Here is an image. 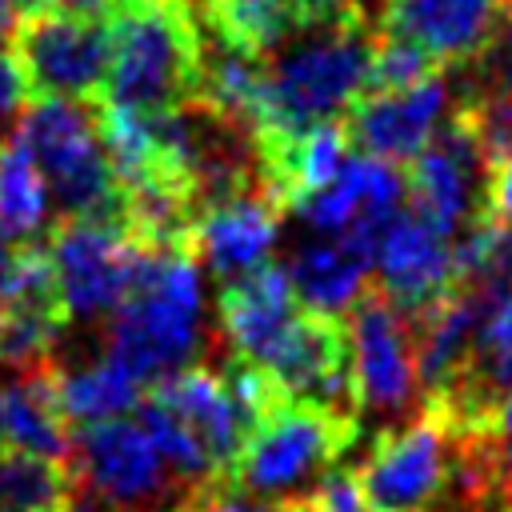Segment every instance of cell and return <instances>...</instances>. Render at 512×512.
<instances>
[{
    "instance_id": "cell-1",
    "label": "cell",
    "mask_w": 512,
    "mask_h": 512,
    "mask_svg": "<svg viewBox=\"0 0 512 512\" xmlns=\"http://www.w3.org/2000/svg\"><path fill=\"white\" fill-rule=\"evenodd\" d=\"M380 28L356 8L312 20L264 52V120L256 136H300L344 120L368 92Z\"/></svg>"
},
{
    "instance_id": "cell-2",
    "label": "cell",
    "mask_w": 512,
    "mask_h": 512,
    "mask_svg": "<svg viewBox=\"0 0 512 512\" xmlns=\"http://www.w3.org/2000/svg\"><path fill=\"white\" fill-rule=\"evenodd\" d=\"M100 340V348L140 384H160L204 360L200 260L188 244H144L132 292L108 316Z\"/></svg>"
},
{
    "instance_id": "cell-3",
    "label": "cell",
    "mask_w": 512,
    "mask_h": 512,
    "mask_svg": "<svg viewBox=\"0 0 512 512\" xmlns=\"http://www.w3.org/2000/svg\"><path fill=\"white\" fill-rule=\"evenodd\" d=\"M108 28L112 56L100 104L152 120L196 96L192 0H116Z\"/></svg>"
},
{
    "instance_id": "cell-4",
    "label": "cell",
    "mask_w": 512,
    "mask_h": 512,
    "mask_svg": "<svg viewBox=\"0 0 512 512\" xmlns=\"http://www.w3.org/2000/svg\"><path fill=\"white\" fill-rule=\"evenodd\" d=\"M8 136H16L32 164L40 168L48 200L60 220L124 224V192L100 136V104L36 96L28 100Z\"/></svg>"
},
{
    "instance_id": "cell-5",
    "label": "cell",
    "mask_w": 512,
    "mask_h": 512,
    "mask_svg": "<svg viewBox=\"0 0 512 512\" xmlns=\"http://www.w3.org/2000/svg\"><path fill=\"white\" fill-rule=\"evenodd\" d=\"M356 432H360L356 420L280 396L264 412V420L244 436V448L224 484L256 500L300 504L320 488V480L332 468H340Z\"/></svg>"
},
{
    "instance_id": "cell-6",
    "label": "cell",
    "mask_w": 512,
    "mask_h": 512,
    "mask_svg": "<svg viewBox=\"0 0 512 512\" xmlns=\"http://www.w3.org/2000/svg\"><path fill=\"white\" fill-rule=\"evenodd\" d=\"M72 476L116 512H176L192 488L168 468L140 420L84 424L64 460Z\"/></svg>"
},
{
    "instance_id": "cell-7",
    "label": "cell",
    "mask_w": 512,
    "mask_h": 512,
    "mask_svg": "<svg viewBox=\"0 0 512 512\" xmlns=\"http://www.w3.org/2000/svg\"><path fill=\"white\" fill-rule=\"evenodd\" d=\"M348 352L352 380L360 400V420L372 416L384 428L404 424L424 408L420 376H416V344L408 316L392 308L380 288H368L348 308Z\"/></svg>"
},
{
    "instance_id": "cell-8",
    "label": "cell",
    "mask_w": 512,
    "mask_h": 512,
    "mask_svg": "<svg viewBox=\"0 0 512 512\" xmlns=\"http://www.w3.org/2000/svg\"><path fill=\"white\" fill-rule=\"evenodd\" d=\"M372 512H436L452 484V432L424 404L412 420L376 432L360 472Z\"/></svg>"
},
{
    "instance_id": "cell-9",
    "label": "cell",
    "mask_w": 512,
    "mask_h": 512,
    "mask_svg": "<svg viewBox=\"0 0 512 512\" xmlns=\"http://www.w3.org/2000/svg\"><path fill=\"white\" fill-rule=\"evenodd\" d=\"M44 244L68 320H108L132 292L144 256L120 220H60Z\"/></svg>"
},
{
    "instance_id": "cell-10",
    "label": "cell",
    "mask_w": 512,
    "mask_h": 512,
    "mask_svg": "<svg viewBox=\"0 0 512 512\" xmlns=\"http://www.w3.org/2000/svg\"><path fill=\"white\" fill-rule=\"evenodd\" d=\"M404 200L408 176L400 172V164L368 152H348L340 172L328 184L304 192L288 212H296L320 236H340L376 264V244Z\"/></svg>"
},
{
    "instance_id": "cell-11",
    "label": "cell",
    "mask_w": 512,
    "mask_h": 512,
    "mask_svg": "<svg viewBox=\"0 0 512 512\" xmlns=\"http://www.w3.org/2000/svg\"><path fill=\"white\" fill-rule=\"evenodd\" d=\"M12 52L28 72L32 96L88 100L104 88L112 28H108V16H68V12L44 8L20 20Z\"/></svg>"
},
{
    "instance_id": "cell-12",
    "label": "cell",
    "mask_w": 512,
    "mask_h": 512,
    "mask_svg": "<svg viewBox=\"0 0 512 512\" xmlns=\"http://www.w3.org/2000/svg\"><path fill=\"white\" fill-rule=\"evenodd\" d=\"M488 180L492 168L476 144V132L456 108L412 156L408 200L424 220L456 240L464 228L488 216Z\"/></svg>"
},
{
    "instance_id": "cell-13",
    "label": "cell",
    "mask_w": 512,
    "mask_h": 512,
    "mask_svg": "<svg viewBox=\"0 0 512 512\" xmlns=\"http://www.w3.org/2000/svg\"><path fill=\"white\" fill-rule=\"evenodd\" d=\"M448 104L452 80L444 72H432L408 88H372L344 112V132L360 152L408 164L444 124Z\"/></svg>"
},
{
    "instance_id": "cell-14",
    "label": "cell",
    "mask_w": 512,
    "mask_h": 512,
    "mask_svg": "<svg viewBox=\"0 0 512 512\" xmlns=\"http://www.w3.org/2000/svg\"><path fill=\"white\" fill-rule=\"evenodd\" d=\"M376 288L392 300L396 312L416 316L452 292L456 260L452 236L424 220L416 208H400L376 244Z\"/></svg>"
},
{
    "instance_id": "cell-15",
    "label": "cell",
    "mask_w": 512,
    "mask_h": 512,
    "mask_svg": "<svg viewBox=\"0 0 512 512\" xmlns=\"http://www.w3.org/2000/svg\"><path fill=\"white\" fill-rule=\"evenodd\" d=\"M300 300L280 264H260L248 276L220 284V332L232 352L264 368L300 320Z\"/></svg>"
},
{
    "instance_id": "cell-16",
    "label": "cell",
    "mask_w": 512,
    "mask_h": 512,
    "mask_svg": "<svg viewBox=\"0 0 512 512\" xmlns=\"http://www.w3.org/2000/svg\"><path fill=\"white\" fill-rule=\"evenodd\" d=\"M280 236V208L264 192H244L204 208L192 224V256L220 280L232 284L252 268L268 264Z\"/></svg>"
},
{
    "instance_id": "cell-17",
    "label": "cell",
    "mask_w": 512,
    "mask_h": 512,
    "mask_svg": "<svg viewBox=\"0 0 512 512\" xmlns=\"http://www.w3.org/2000/svg\"><path fill=\"white\" fill-rule=\"evenodd\" d=\"M512 0H388L380 32L420 44L436 64L472 60L508 16Z\"/></svg>"
},
{
    "instance_id": "cell-18",
    "label": "cell",
    "mask_w": 512,
    "mask_h": 512,
    "mask_svg": "<svg viewBox=\"0 0 512 512\" xmlns=\"http://www.w3.org/2000/svg\"><path fill=\"white\" fill-rule=\"evenodd\" d=\"M152 396L196 436L216 480L224 484L244 448V420L224 384V372H212L208 364H188L168 380L152 384Z\"/></svg>"
},
{
    "instance_id": "cell-19",
    "label": "cell",
    "mask_w": 512,
    "mask_h": 512,
    "mask_svg": "<svg viewBox=\"0 0 512 512\" xmlns=\"http://www.w3.org/2000/svg\"><path fill=\"white\" fill-rule=\"evenodd\" d=\"M284 272H288V284H292L300 308L324 312V316H344L352 308V300L364 292L372 260L364 252H356L352 244H344L340 236H320V240L300 244Z\"/></svg>"
},
{
    "instance_id": "cell-20",
    "label": "cell",
    "mask_w": 512,
    "mask_h": 512,
    "mask_svg": "<svg viewBox=\"0 0 512 512\" xmlns=\"http://www.w3.org/2000/svg\"><path fill=\"white\" fill-rule=\"evenodd\" d=\"M48 372H52V392L64 420L80 428L128 416L144 400V384L124 364H116L104 348L92 360H72V364L48 360Z\"/></svg>"
},
{
    "instance_id": "cell-21",
    "label": "cell",
    "mask_w": 512,
    "mask_h": 512,
    "mask_svg": "<svg viewBox=\"0 0 512 512\" xmlns=\"http://www.w3.org/2000/svg\"><path fill=\"white\" fill-rule=\"evenodd\" d=\"M0 400H4V440L12 448L36 452V456H48V460H60V464L68 460L72 432H68V420L56 404L48 360L32 364V368H20L16 380H8L0 388Z\"/></svg>"
},
{
    "instance_id": "cell-22",
    "label": "cell",
    "mask_w": 512,
    "mask_h": 512,
    "mask_svg": "<svg viewBox=\"0 0 512 512\" xmlns=\"http://www.w3.org/2000/svg\"><path fill=\"white\" fill-rule=\"evenodd\" d=\"M52 216V200L40 168L24 152L16 136L0 140V236L12 244H28Z\"/></svg>"
},
{
    "instance_id": "cell-23",
    "label": "cell",
    "mask_w": 512,
    "mask_h": 512,
    "mask_svg": "<svg viewBox=\"0 0 512 512\" xmlns=\"http://www.w3.org/2000/svg\"><path fill=\"white\" fill-rule=\"evenodd\" d=\"M72 492V468L36 452L0 448V508L4 512H60Z\"/></svg>"
},
{
    "instance_id": "cell-24",
    "label": "cell",
    "mask_w": 512,
    "mask_h": 512,
    "mask_svg": "<svg viewBox=\"0 0 512 512\" xmlns=\"http://www.w3.org/2000/svg\"><path fill=\"white\" fill-rule=\"evenodd\" d=\"M444 64H436L420 44L396 36V32H380L376 52H372V76H368V92L372 88H408L420 84L424 76L440 72Z\"/></svg>"
},
{
    "instance_id": "cell-25",
    "label": "cell",
    "mask_w": 512,
    "mask_h": 512,
    "mask_svg": "<svg viewBox=\"0 0 512 512\" xmlns=\"http://www.w3.org/2000/svg\"><path fill=\"white\" fill-rule=\"evenodd\" d=\"M468 68V88L460 92H496V96H512V8L500 20V28L488 36V44L464 60Z\"/></svg>"
},
{
    "instance_id": "cell-26",
    "label": "cell",
    "mask_w": 512,
    "mask_h": 512,
    "mask_svg": "<svg viewBox=\"0 0 512 512\" xmlns=\"http://www.w3.org/2000/svg\"><path fill=\"white\" fill-rule=\"evenodd\" d=\"M176 512H308V504H284V500H256L248 492H236L232 484H208L192 492Z\"/></svg>"
},
{
    "instance_id": "cell-27",
    "label": "cell",
    "mask_w": 512,
    "mask_h": 512,
    "mask_svg": "<svg viewBox=\"0 0 512 512\" xmlns=\"http://www.w3.org/2000/svg\"><path fill=\"white\" fill-rule=\"evenodd\" d=\"M28 100H32V84H28V72L20 64V56L12 48H0V140L16 128Z\"/></svg>"
},
{
    "instance_id": "cell-28",
    "label": "cell",
    "mask_w": 512,
    "mask_h": 512,
    "mask_svg": "<svg viewBox=\"0 0 512 512\" xmlns=\"http://www.w3.org/2000/svg\"><path fill=\"white\" fill-rule=\"evenodd\" d=\"M304 504H308V512H372L360 492L356 472H348V468H332Z\"/></svg>"
},
{
    "instance_id": "cell-29",
    "label": "cell",
    "mask_w": 512,
    "mask_h": 512,
    "mask_svg": "<svg viewBox=\"0 0 512 512\" xmlns=\"http://www.w3.org/2000/svg\"><path fill=\"white\" fill-rule=\"evenodd\" d=\"M48 8L68 12V16H108L116 0H48Z\"/></svg>"
},
{
    "instance_id": "cell-30",
    "label": "cell",
    "mask_w": 512,
    "mask_h": 512,
    "mask_svg": "<svg viewBox=\"0 0 512 512\" xmlns=\"http://www.w3.org/2000/svg\"><path fill=\"white\" fill-rule=\"evenodd\" d=\"M12 268H16V244L0 236V300L8 296V284H12Z\"/></svg>"
},
{
    "instance_id": "cell-31",
    "label": "cell",
    "mask_w": 512,
    "mask_h": 512,
    "mask_svg": "<svg viewBox=\"0 0 512 512\" xmlns=\"http://www.w3.org/2000/svg\"><path fill=\"white\" fill-rule=\"evenodd\" d=\"M352 8L364 16V20H372L376 28H380V16H384V8H388V0H352Z\"/></svg>"
},
{
    "instance_id": "cell-32",
    "label": "cell",
    "mask_w": 512,
    "mask_h": 512,
    "mask_svg": "<svg viewBox=\"0 0 512 512\" xmlns=\"http://www.w3.org/2000/svg\"><path fill=\"white\" fill-rule=\"evenodd\" d=\"M4 4H8L20 20H24V16H36V12H44V8H48V0H4Z\"/></svg>"
},
{
    "instance_id": "cell-33",
    "label": "cell",
    "mask_w": 512,
    "mask_h": 512,
    "mask_svg": "<svg viewBox=\"0 0 512 512\" xmlns=\"http://www.w3.org/2000/svg\"><path fill=\"white\" fill-rule=\"evenodd\" d=\"M0 388H4V384H0ZM4 444H8V440H4V400H0V448H4Z\"/></svg>"
}]
</instances>
